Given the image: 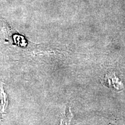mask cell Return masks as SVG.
Segmentation results:
<instances>
[{
    "label": "cell",
    "instance_id": "1",
    "mask_svg": "<svg viewBox=\"0 0 125 125\" xmlns=\"http://www.w3.org/2000/svg\"><path fill=\"white\" fill-rule=\"evenodd\" d=\"M73 117V115L71 111L70 107H66L65 109L64 114L62 116V119H61V123L60 125H69Z\"/></svg>",
    "mask_w": 125,
    "mask_h": 125
},
{
    "label": "cell",
    "instance_id": "2",
    "mask_svg": "<svg viewBox=\"0 0 125 125\" xmlns=\"http://www.w3.org/2000/svg\"><path fill=\"white\" fill-rule=\"evenodd\" d=\"M7 105L8 101L7 100V96L4 92L2 86H1V89L0 90V114L1 113H4Z\"/></svg>",
    "mask_w": 125,
    "mask_h": 125
}]
</instances>
